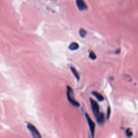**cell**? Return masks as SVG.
Wrapping results in <instances>:
<instances>
[{
  "mask_svg": "<svg viewBox=\"0 0 138 138\" xmlns=\"http://www.w3.org/2000/svg\"><path fill=\"white\" fill-rule=\"evenodd\" d=\"M67 98L68 101L72 105L76 107H79L80 106L79 103L73 97V91L72 88L69 86H67Z\"/></svg>",
  "mask_w": 138,
  "mask_h": 138,
  "instance_id": "1",
  "label": "cell"
},
{
  "mask_svg": "<svg viewBox=\"0 0 138 138\" xmlns=\"http://www.w3.org/2000/svg\"><path fill=\"white\" fill-rule=\"evenodd\" d=\"M27 128L29 132L31 133L33 138H42L40 133L38 131L37 128L31 123H28Z\"/></svg>",
  "mask_w": 138,
  "mask_h": 138,
  "instance_id": "2",
  "label": "cell"
},
{
  "mask_svg": "<svg viewBox=\"0 0 138 138\" xmlns=\"http://www.w3.org/2000/svg\"><path fill=\"white\" fill-rule=\"evenodd\" d=\"M90 101L91 102V105L93 114L96 118H97V117L100 113V109H99V105H98V103H97V101H96L95 100L92 99V98H90Z\"/></svg>",
  "mask_w": 138,
  "mask_h": 138,
  "instance_id": "3",
  "label": "cell"
},
{
  "mask_svg": "<svg viewBox=\"0 0 138 138\" xmlns=\"http://www.w3.org/2000/svg\"><path fill=\"white\" fill-rule=\"evenodd\" d=\"M85 116H86V118L88 122V126H89V128H90L92 137V138H94L95 133V128H96L95 124V122H93V121L91 119V118L90 117V116H88L87 113L85 114Z\"/></svg>",
  "mask_w": 138,
  "mask_h": 138,
  "instance_id": "4",
  "label": "cell"
},
{
  "mask_svg": "<svg viewBox=\"0 0 138 138\" xmlns=\"http://www.w3.org/2000/svg\"><path fill=\"white\" fill-rule=\"evenodd\" d=\"M77 6L80 11L85 10L87 9V5L84 0H76Z\"/></svg>",
  "mask_w": 138,
  "mask_h": 138,
  "instance_id": "5",
  "label": "cell"
},
{
  "mask_svg": "<svg viewBox=\"0 0 138 138\" xmlns=\"http://www.w3.org/2000/svg\"><path fill=\"white\" fill-rule=\"evenodd\" d=\"M97 122L99 125H103L105 122V115L103 113H100L97 118H96Z\"/></svg>",
  "mask_w": 138,
  "mask_h": 138,
  "instance_id": "6",
  "label": "cell"
},
{
  "mask_svg": "<svg viewBox=\"0 0 138 138\" xmlns=\"http://www.w3.org/2000/svg\"><path fill=\"white\" fill-rule=\"evenodd\" d=\"M79 44L76 42L71 43L68 47V49L71 51L77 50L79 49Z\"/></svg>",
  "mask_w": 138,
  "mask_h": 138,
  "instance_id": "7",
  "label": "cell"
},
{
  "mask_svg": "<svg viewBox=\"0 0 138 138\" xmlns=\"http://www.w3.org/2000/svg\"><path fill=\"white\" fill-rule=\"evenodd\" d=\"M92 95L94 96L99 101H102L104 100V98H103L102 95L100 94L99 92H98L97 91H93L92 92Z\"/></svg>",
  "mask_w": 138,
  "mask_h": 138,
  "instance_id": "8",
  "label": "cell"
},
{
  "mask_svg": "<svg viewBox=\"0 0 138 138\" xmlns=\"http://www.w3.org/2000/svg\"><path fill=\"white\" fill-rule=\"evenodd\" d=\"M70 69L71 70L72 72V73L73 74V75L75 76V78L77 79V80H79L80 79V76H79V73L78 72V71H77L76 69L73 66H71L70 67Z\"/></svg>",
  "mask_w": 138,
  "mask_h": 138,
  "instance_id": "9",
  "label": "cell"
},
{
  "mask_svg": "<svg viewBox=\"0 0 138 138\" xmlns=\"http://www.w3.org/2000/svg\"><path fill=\"white\" fill-rule=\"evenodd\" d=\"M79 35L81 37L84 38L86 35L87 31L85 30L84 29L81 28L79 30Z\"/></svg>",
  "mask_w": 138,
  "mask_h": 138,
  "instance_id": "10",
  "label": "cell"
},
{
  "mask_svg": "<svg viewBox=\"0 0 138 138\" xmlns=\"http://www.w3.org/2000/svg\"><path fill=\"white\" fill-rule=\"evenodd\" d=\"M89 58L91 60H96L97 58V56L96 53L93 51H91L89 54Z\"/></svg>",
  "mask_w": 138,
  "mask_h": 138,
  "instance_id": "11",
  "label": "cell"
},
{
  "mask_svg": "<svg viewBox=\"0 0 138 138\" xmlns=\"http://www.w3.org/2000/svg\"><path fill=\"white\" fill-rule=\"evenodd\" d=\"M126 136L128 137H131L133 135V132L131 130V129H127L126 131Z\"/></svg>",
  "mask_w": 138,
  "mask_h": 138,
  "instance_id": "12",
  "label": "cell"
},
{
  "mask_svg": "<svg viewBox=\"0 0 138 138\" xmlns=\"http://www.w3.org/2000/svg\"><path fill=\"white\" fill-rule=\"evenodd\" d=\"M111 112V108H110V107H108V109H107V119H108V118H109L110 117Z\"/></svg>",
  "mask_w": 138,
  "mask_h": 138,
  "instance_id": "13",
  "label": "cell"
}]
</instances>
